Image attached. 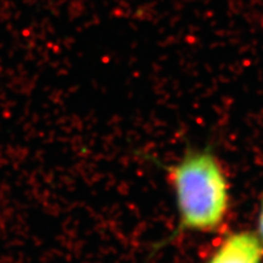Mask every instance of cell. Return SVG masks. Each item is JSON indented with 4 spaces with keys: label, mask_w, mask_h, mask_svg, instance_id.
I'll return each instance as SVG.
<instances>
[{
    "label": "cell",
    "mask_w": 263,
    "mask_h": 263,
    "mask_svg": "<svg viewBox=\"0 0 263 263\" xmlns=\"http://www.w3.org/2000/svg\"><path fill=\"white\" fill-rule=\"evenodd\" d=\"M263 245L257 234L235 232L226 236L206 263H262Z\"/></svg>",
    "instance_id": "cell-2"
},
{
    "label": "cell",
    "mask_w": 263,
    "mask_h": 263,
    "mask_svg": "<svg viewBox=\"0 0 263 263\" xmlns=\"http://www.w3.org/2000/svg\"><path fill=\"white\" fill-rule=\"evenodd\" d=\"M168 177L183 229L209 233L223 224L229 211V184L213 154H189L172 166Z\"/></svg>",
    "instance_id": "cell-1"
},
{
    "label": "cell",
    "mask_w": 263,
    "mask_h": 263,
    "mask_svg": "<svg viewBox=\"0 0 263 263\" xmlns=\"http://www.w3.org/2000/svg\"><path fill=\"white\" fill-rule=\"evenodd\" d=\"M257 236H258V239L261 240V242H262V245H263V197H262L261 207H259V212H258Z\"/></svg>",
    "instance_id": "cell-3"
}]
</instances>
